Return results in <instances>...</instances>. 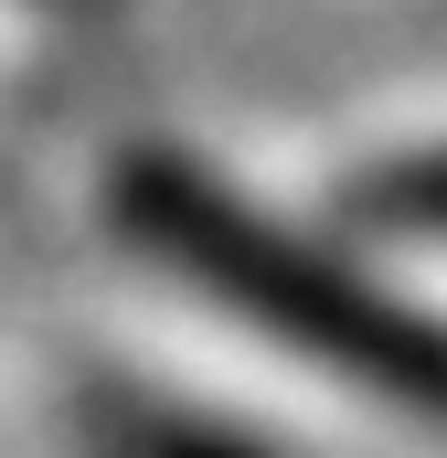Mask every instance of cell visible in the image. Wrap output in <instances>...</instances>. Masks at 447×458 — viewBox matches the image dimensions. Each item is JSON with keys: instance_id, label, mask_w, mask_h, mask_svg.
I'll use <instances>...</instances> for the list:
<instances>
[{"instance_id": "cell-1", "label": "cell", "mask_w": 447, "mask_h": 458, "mask_svg": "<svg viewBox=\"0 0 447 458\" xmlns=\"http://www.w3.org/2000/svg\"><path fill=\"white\" fill-rule=\"evenodd\" d=\"M117 225H128L139 256H160L171 277H192L203 299H224L234 320H256L266 342L309 352L320 373H341V384H362V394L447 427V320L384 299L362 267L320 256L309 234L266 225L256 203L224 192L203 160H181V149L117 160Z\"/></svg>"}, {"instance_id": "cell-2", "label": "cell", "mask_w": 447, "mask_h": 458, "mask_svg": "<svg viewBox=\"0 0 447 458\" xmlns=\"http://www.w3.org/2000/svg\"><path fill=\"white\" fill-rule=\"evenodd\" d=\"M75 437H86V458H277L266 437L224 427L203 405L139 394V384H86L75 394Z\"/></svg>"}, {"instance_id": "cell-3", "label": "cell", "mask_w": 447, "mask_h": 458, "mask_svg": "<svg viewBox=\"0 0 447 458\" xmlns=\"http://www.w3.org/2000/svg\"><path fill=\"white\" fill-rule=\"evenodd\" d=\"M351 214L384 225V234H437L447 245V149H405V160L362 171L351 182Z\"/></svg>"}, {"instance_id": "cell-4", "label": "cell", "mask_w": 447, "mask_h": 458, "mask_svg": "<svg viewBox=\"0 0 447 458\" xmlns=\"http://www.w3.org/2000/svg\"><path fill=\"white\" fill-rule=\"evenodd\" d=\"M43 11H107V0H43Z\"/></svg>"}]
</instances>
